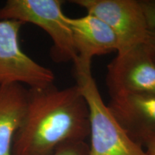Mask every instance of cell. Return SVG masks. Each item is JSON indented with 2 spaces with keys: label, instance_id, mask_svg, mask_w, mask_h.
Wrapping results in <instances>:
<instances>
[{
  "label": "cell",
  "instance_id": "obj_1",
  "mask_svg": "<svg viewBox=\"0 0 155 155\" xmlns=\"http://www.w3.org/2000/svg\"><path fill=\"white\" fill-rule=\"evenodd\" d=\"M89 135V108L78 85L29 88L26 113L13 141L12 155H51Z\"/></svg>",
  "mask_w": 155,
  "mask_h": 155
},
{
  "label": "cell",
  "instance_id": "obj_2",
  "mask_svg": "<svg viewBox=\"0 0 155 155\" xmlns=\"http://www.w3.org/2000/svg\"><path fill=\"white\" fill-rule=\"evenodd\" d=\"M76 84L89 108L90 147L87 155H147L135 142L104 104L91 68H75Z\"/></svg>",
  "mask_w": 155,
  "mask_h": 155
},
{
  "label": "cell",
  "instance_id": "obj_3",
  "mask_svg": "<svg viewBox=\"0 0 155 155\" xmlns=\"http://www.w3.org/2000/svg\"><path fill=\"white\" fill-rule=\"evenodd\" d=\"M61 0H8L0 8V19L31 23L43 30L53 43V56L58 61L77 60L69 17L63 13Z\"/></svg>",
  "mask_w": 155,
  "mask_h": 155
},
{
  "label": "cell",
  "instance_id": "obj_4",
  "mask_svg": "<svg viewBox=\"0 0 155 155\" xmlns=\"http://www.w3.org/2000/svg\"><path fill=\"white\" fill-rule=\"evenodd\" d=\"M23 23L15 19H0V86L27 85L29 88L53 85L55 75L23 51L19 32Z\"/></svg>",
  "mask_w": 155,
  "mask_h": 155
},
{
  "label": "cell",
  "instance_id": "obj_5",
  "mask_svg": "<svg viewBox=\"0 0 155 155\" xmlns=\"http://www.w3.org/2000/svg\"><path fill=\"white\" fill-rule=\"evenodd\" d=\"M106 84L111 98L155 95V59L146 42L117 53L107 66Z\"/></svg>",
  "mask_w": 155,
  "mask_h": 155
},
{
  "label": "cell",
  "instance_id": "obj_6",
  "mask_svg": "<svg viewBox=\"0 0 155 155\" xmlns=\"http://www.w3.org/2000/svg\"><path fill=\"white\" fill-rule=\"evenodd\" d=\"M71 2L111 29L119 42L117 53L146 42L149 29L139 0H73Z\"/></svg>",
  "mask_w": 155,
  "mask_h": 155
},
{
  "label": "cell",
  "instance_id": "obj_7",
  "mask_svg": "<svg viewBox=\"0 0 155 155\" xmlns=\"http://www.w3.org/2000/svg\"><path fill=\"white\" fill-rule=\"evenodd\" d=\"M73 44L77 55L74 68H91L95 56L116 52L119 42L115 34L106 23L93 15L70 18Z\"/></svg>",
  "mask_w": 155,
  "mask_h": 155
},
{
  "label": "cell",
  "instance_id": "obj_8",
  "mask_svg": "<svg viewBox=\"0 0 155 155\" xmlns=\"http://www.w3.org/2000/svg\"><path fill=\"white\" fill-rule=\"evenodd\" d=\"M107 106L131 138L141 147L155 135V95L114 97Z\"/></svg>",
  "mask_w": 155,
  "mask_h": 155
},
{
  "label": "cell",
  "instance_id": "obj_9",
  "mask_svg": "<svg viewBox=\"0 0 155 155\" xmlns=\"http://www.w3.org/2000/svg\"><path fill=\"white\" fill-rule=\"evenodd\" d=\"M28 89L20 84L0 86V155H12L13 141L26 113Z\"/></svg>",
  "mask_w": 155,
  "mask_h": 155
},
{
  "label": "cell",
  "instance_id": "obj_10",
  "mask_svg": "<svg viewBox=\"0 0 155 155\" xmlns=\"http://www.w3.org/2000/svg\"><path fill=\"white\" fill-rule=\"evenodd\" d=\"M88 151L84 141H78L62 145L51 155H87Z\"/></svg>",
  "mask_w": 155,
  "mask_h": 155
},
{
  "label": "cell",
  "instance_id": "obj_11",
  "mask_svg": "<svg viewBox=\"0 0 155 155\" xmlns=\"http://www.w3.org/2000/svg\"><path fill=\"white\" fill-rule=\"evenodd\" d=\"M149 31L155 32V0H139Z\"/></svg>",
  "mask_w": 155,
  "mask_h": 155
},
{
  "label": "cell",
  "instance_id": "obj_12",
  "mask_svg": "<svg viewBox=\"0 0 155 155\" xmlns=\"http://www.w3.org/2000/svg\"><path fill=\"white\" fill-rule=\"evenodd\" d=\"M144 146L147 155H155V135L147 139Z\"/></svg>",
  "mask_w": 155,
  "mask_h": 155
},
{
  "label": "cell",
  "instance_id": "obj_13",
  "mask_svg": "<svg viewBox=\"0 0 155 155\" xmlns=\"http://www.w3.org/2000/svg\"><path fill=\"white\" fill-rule=\"evenodd\" d=\"M146 42L147 45H148L149 48H150L153 57H154L155 59V32L149 31Z\"/></svg>",
  "mask_w": 155,
  "mask_h": 155
}]
</instances>
